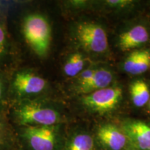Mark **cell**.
I'll return each instance as SVG.
<instances>
[{
  "mask_svg": "<svg viewBox=\"0 0 150 150\" xmlns=\"http://www.w3.org/2000/svg\"><path fill=\"white\" fill-rule=\"evenodd\" d=\"M14 127L20 150H61L64 140L62 124Z\"/></svg>",
  "mask_w": 150,
  "mask_h": 150,
  "instance_id": "cell-1",
  "label": "cell"
},
{
  "mask_svg": "<svg viewBox=\"0 0 150 150\" xmlns=\"http://www.w3.org/2000/svg\"><path fill=\"white\" fill-rule=\"evenodd\" d=\"M76 36L81 45L88 51L102 53L108 47L106 31L98 24L89 22L79 24L76 29Z\"/></svg>",
  "mask_w": 150,
  "mask_h": 150,
  "instance_id": "cell-4",
  "label": "cell"
},
{
  "mask_svg": "<svg viewBox=\"0 0 150 150\" xmlns=\"http://www.w3.org/2000/svg\"><path fill=\"white\" fill-rule=\"evenodd\" d=\"M108 5L110 7L114 8H123L126 6L129 5V4L132 2V1H127V0H108L106 1Z\"/></svg>",
  "mask_w": 150,
  "mask_h": 150,
  "instance_id": "cell-17",
  "label": "cell"
},
{
  "mask_svg": "<svg viewBox=\"0 0 150 150\" xmlns=\"http://www.w3.org/2000/svg\"><path fill=\"white\" fill-rule=\"evenodd\" d=\"M122 98V90L111 86L84 95L82 103L93 111L104 113L115 109Z\"/></svg>",
  "mask_w": 150,
  "mask_h": 150,
  "instance_id": "cell-5",
  "label": "cell"
},
{
  "mask_svg": "<svg viewBox=\"0 0 150 150\" xmlns=\"http://www.w3.org/2000/svg\"><path fill=\"white\" fill-rule=\"evenodd\" d=\"M62 122L63 118L58 110L38 102L22 103L13 114L14 127L52 126Z\"/></svg>",
  "mask_w": 150,
  "mask_h": 150,
  "instance_id": "cell-2",
  "label": "cell"
},
{
  "mask_svg": "<svg viewBox=\"0 0 150 150\" xmlns=\"http://www.w3.org/2000/svg\"><path fill=\"white\" fill-rule=\"evenodd\" d=\"M112 80L113 75L110 70L104 68L96 69V71L89 83L79 90L80 93L86 95L92 92L109 87Z\"/></svg>",
  "mask_w": 150,
  "mask_h": 150,
  "instance_id": "cell-12",
  "label": "cell"
},
{
  "mask_svg": "<svg viewBox=\"0 0 150 150\" xmlns=\"http://www.w3.org/2000/svg\"><path fill=\"white\" fill-rule=\"evenodd\" d=\"M61 150H95L94 138L87 131H76L64 138Z\"/></svg>",
  "mask_w": 150,
  "mask_h": 150,
  "instance_id": "cell-11",
  "label": "cell"
},
{
  "mask_svg": "<svg viewBox=\"0 0 150 150\" xmlns=\"http://www.w3.org/2000/svg\"><path fill=\"white\" fill-rule=\"evenodd\" d=\"M131 98L136 107H142L149 102L150 91L145 81L137 80L130 86Z\"/></svg>",
  "mask_w": 150,
  "mask_h": 150,
  "instance_id": "cell-14",
  "label": "cell"
},
{
  "mask_svg": "<svg viewBox=\"0 0 150 150\" xmlns=\"http://www.w3.org/2000/svg\"><path fill=\"white\" fill-rule=\"evenodd\" d=\"M97 138L99 142L109 150H122L127 142V137L117 127L112 125H104L97 131Z\"/></svg>",
  "mask_w": 150,
  "mask_h": 150,
  "instance_id": "cell-8",
  "label": "cell"
},
{
  "mask_svg": "<svg viewBox=\"0 0 150 150\" xmlns=\"http://www.w3.org/2000/svg\"><path fill=\"white\" fill-rule=\"evenodd\" d=\"M96 69H88L83 71L79 74L78 79V88L79 89L83 87L89 83L90 81L93 78L94 74H95Z\"/></svg>",
  "mask_w": 150,
  "mask_h": 150,
  "instance_id": "cell-16",
  "label": "cell"
},
{
  "mask_svg": "<svg viewBox=\"0 0 150 150\" xmlns=\"http://www.w3.org/2000/svg\"><path fill=\"white\" fill-rule=\"evenodd\" d=\"M18 148L14 126L0 116V150H16Z\"/></svg>",
  "mask_w": 150,
  "mask_h": 150,
  "instance_id": "cell-13",
  "label": "cell"
},
{
  "mask_svg": "<svg viewBox=\"0 0 150 150\" xmlns=\"http://www.w3.org/2000/svg\"><path fill=\"white\" fill-rule=\"evenodd\" d=\"M149 38L147 28L138 24L120 34L118 45L122 51H130L145 44Z\"/></svg>",
  "mask_w": 150,
  "mask_h": 150,
  "instance_id": "cell-9",
  "label": "cell"
},
{
  "mask_svg": "<svg viewBox=\"0 0 150 150\" xmlns=\"http://www.w3.org/2000/svg\"><path fill=\"white\" fill-rule=\"evenodd\" d=\"M127 138L140 150H150V126L141 121L127 122L123 126Z\"/></svg>",
  "mask_w": 150,
  "mask_h": 150,
  "instance_id": "cell-7",
  "label": "cell"
},
{
  "mask_svg": "<svg viewBox=\"0 0 150 150\" xmlns=\"http://www.w3.org/2000/svg\"><path fill=\"white\" fill-rule=\"evenodd\" d=\"M16 150H20V149H19V148H18V149H16Z\"/></svg>",
  "mask_w": 150,
  "mask_h": 150,
  "instance_id": "cell-21",
  "label": "cell"
},
{
  "mask_svg": "<svg viewBox=\"0 0 150 150\" xmlns=\"http://www.w3.org/2000/svg\"><path fill=\"white\" fill-rule=\"evenodd\" d=\"M85 64V57L80 53H74L65 62L63 66V72L66 76L74 77L83 72Z\"/></svg>",
  "mask_w": 150,
  "mask_h": 150,
  "instance_id": "cell-15",
  "label": "cell"
},
{
  "mask_svg": "<svg viewBox=\"0 0 150 150\" xmlns=\"http://www.w3.org/2000/svg\"><path fill=\"white\" fill-rule=\"evenodd\" d=\"M124 70L131 74H140L150 67V51L135 50L128 55L124 62Z\"/></svg>",
  "mask_w": 150,
  "mask_h": 150,
  "instance_id": "cell-10",
  "label": "cell"
},
{
  "mask_svg": "<svg viewBox=\"0 0 150 150\" xmlns=\"http://www.w3.org/2000/svg\"><path fill=\"white\" fill-rule=\"evenodd\" d=\"M23 34L27 42L39 56L47 53L52 40V31L47 19L40 14H31L24 19Z\"/></svg>",
  "mask_w": 150,
  "mask_h": 150,
  "instance_id": "cell-3",
  "label": "cell"
},
{
  "mask_svg": "<svg viewBox=\"0 0 150 150\" xmlns=\"http://www.w3.org/2000/svg\"><path fill=\"white\" fill-rule=\"evenodd\" d=\"M13 86L20 95H31L40 93L46 88L45 79L32 72L23 71L17 73Z\"/></svg>",
  "mask_w": 150,
  "mask_h": 150,
  "instance_id": "cell-6",
  "label": "cell"
},
{
  "mask_svg": "<svg viewBox=\"0 0 150 150\" xmlns=\"http://www.w3.org/2000/svg\"><path fill=\"white\" fill-rule=\"evenodd\" d=\"M6 43V35L4 30L0 26V54L3 53L5 49Z\"/></svg>",
  "mask_w": 150,
  "mask_h": 150,
  "instance_id": "cell-18",
  "label": "cell"
},
{
  "mask_svg": "<svg viewBox=\"0 0 150 150\" xmlns=\"http://www.w3.org/2000/svg\"><path fill=\"white\" fill-rule=\"evenodd\" d=\"M2 93H3V86L1 82L0 81V100H1V97H2Z\"/></svg>",
  "mask_w": 150,
  "mask_h": 150,
  "instance_id": "cell-19",
  "label": "cell"
},
{
  "mask_svg": "<svg viewBox=\"0 0 150 150\" xmlns=\"http://www.w3.org/2000/svg\"><path fill=\"white\" fill-rule=\"evenodd\" d=\"M149 112H150V99H149Z\"/></svg>",
  "mask_w": 150,
  "mask_h": 150,
  "instance_id": "cell-20",
  "label": "cell"
}]
</instances>
